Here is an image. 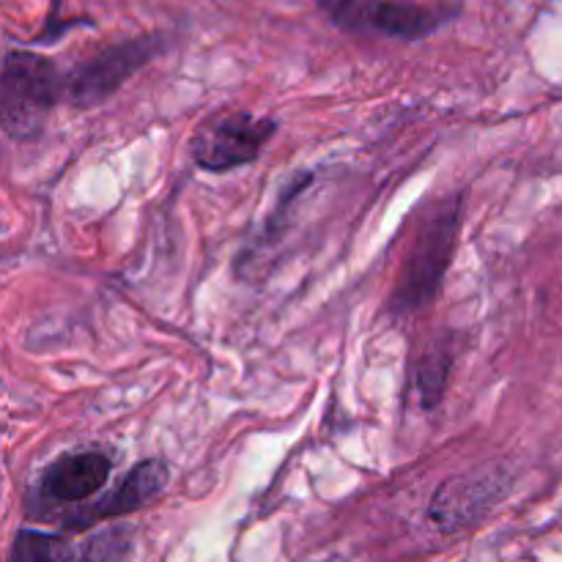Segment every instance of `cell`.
I'll return each instance as SVG.
<instances>
[{
	"instance_id": "cell-1",
	"label": "cell",
	"mask_w": 562,
	"mask_h": 562,
	"mask_svg": "<svg viewBox=\"0 0 562 562\" xmlns=\"http://www.w3.org/2000/svg\"><path fill=\"white\" fill-rule=\"evenodd\" d=\"M459 228L461 195H450L448 201L437 203L434 212L423 220L387 300V311L393 316H412L431 305L459 247Z\"/></svg>"
},
{
	"instance_id": "cell-2",
	"label": "cell",
	"mask_w": 562,
	"mask_h": 562,
	"mask_svg": "<svg viewBox=\"0 0 562 562\" xmlns=\"http://www.w3.org/2000/svg\"><path fill=\"white\" fill-rule=\"evenodd\" d=\"M64 99V75L44 55L11 49L0 64V132L33 140Z\"/></svg>"
},
{
	"instance_id": "cell-3",
	"label": "cell",
	"mask_w": 562,
	"mask_h": 562,
	"mask_svg": "<svg viewBox=\"0 0 562 562\" xmlns=\"http://www.w3.org/2000/svg\"><path fill=\"white\" fill-rule=\"evenodd\" d=\"M168 38L162 33L126 38V42L110 44L97 55L77 64L64 75V99L77 110H91L113 97L130 77H135L148 60L165 53Z\"/></svg>"
},
{
	"instance_id": "cell-4",
	"label": "cell",
	"mask_w": 562,
	"mask_h": 562,
	"mask_svg": "<svg viewBox=\"0 0 562 562\" xmlns=\"http://www.w3.org/2000/svg\"><path fill=\"white\" fill-rule=\"evenodd\" d=\"M316 5L340 31L404 42L431 36L445 22L453 20V9H437L412 0H316Z\"/></svg>"
},
{
	"instance_id": "cell-5",
	"label": "cell",
	"mask_w": 562,
	"mask_h": 562,
	"mask_svg": "<svg viewBox=\"0 0 562 562\" xmlns=\"http://www.w3.org/2000/svg\"><path fill=\"white\" fill-rule=\"evenodd\" d=\"M274 132H278V121L261 119L245 110L212 115L192 137V162L209 173H228L241 165L256 162Z\"/></svg>"
},
{
	"instance_id": "cell-6",
	"label": "cell",
	"mask_w": 562,
	"mask_h": 562,
	"mask_svg": "<svg viewBox=\"0 0 562 562\" xmlns=\"http://www.w3.org/2000/svg\"><path fill=\"white\" fill-rule=\"evenodd\" d=\"M168 481V464L159 459H146L132 467L104 497H99L97 503L75 505V510L60 516V521H64L66 530H86V527L99 525V521L130 516L135 510H140L143 505L154 503L165 492Z\"/></svg>"
},
{
	"instance_id": "cell-7",
	"label": "cell",
	"mask_w": 562,
	"mask_h": 562,
	"mask_svg": "<svg viewBox=\"0 0 562 562\" xmlns=\"http://www.w3.org/2000/svg\"><path fill=\"white\" fill-rule=\"evenodd\" d=\"M510 477L503 470H481L472 475L450 477L439 486L428 505V516L442 530H459V527L472 525L481 519L494 503L505 494Z\"/></svg>"
},
{
	"instance_id": "cell-8",
	"label": "cell",
	"mask_w": 562,
	"mask_h": 562,
	"mask_svg": "<svg viewBox=\"0 0 562 562\" xmlns=\"http://www.w3.org/2000/svg\"><path fill=\"white\" fill-rule=\"evenodd\" d=\"M113 472V461L99 450L66 453L38 477V503L80 505L102 492Z\"/></svg>"
},
{
	"instance_id": "cell-9",
	"label": "cell",
	"mask_w": 562,
	"mask_h": 562,
	"mask_svg": "<svg viewBox=\"0 0 562 562\" xmlns=\"http://www.w3.org/2000/svg\"><path fill=\"white\" fill-rule=\"evenodd\" d=\"M9 562H77V552L64 536L42 530H20L11 543Z\"/></svg>"
},
{
	"instance_id": "cell-10",
	"label": "cell",
	"mask_w": 562,
	"mask_h": 562,
	"mask_svg": "<svg viewBox=\"0 0 562 562\" xmlns=\"http://www.w3.org/2000/svg\"><path fill=\"white\" fill-rule=\"evenodd\" d=\"M132 547H135V532H132V527L115 525L97 532L93 538H88L77 562H126V558L132 554Z\"/></svg>"
},
{
	"instance_id": "cell-11",
	"label": "cell",
	"mask_w": 562,
	"mask_h": 562,
	"mask_svg": "<svg viewBox=\"0 0 562 562\" xmlns=\"http://www.w3.org/2000/svg\"><path fill=\"white\" fill-rule=\"evenodd\" d=\"M448 376H450L448 351H431V355L417 366V390H420L423 395V406L431 409V406L439 404Z\"/></svg>"
}]
</instances>
